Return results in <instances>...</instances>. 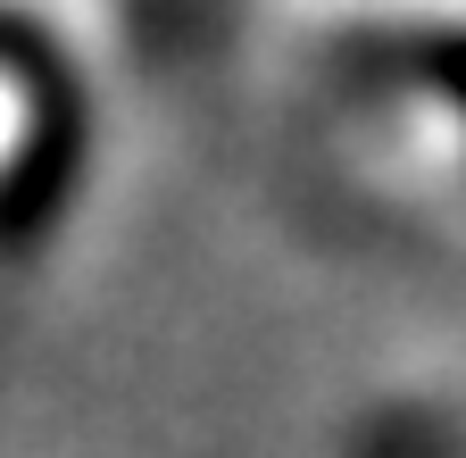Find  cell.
Segmentation results:
<instances>
[{
    "mask_svg": "<svg viewBox=\"0 0 466 458\" xmlns=\"http://www.w3.org/2000/svg\"><path fill=\"white\" fill-rule=\"evenodd\" d=\"M367 458H466V425H441V417H383Z\"/></svg>",
    "mask_w": 466,
    "mask_h": 458,
    "instance_id": "obj_3",
    "label": "cell"
},
{
    "mask_svg": "<svg viewBox=\"0 0 466 458\" xmlns=\"http://www.w3.org/2000/svg\"><path fill=\"white\" fill-rule=\"evenodd\" d=\"M333 142L433 209H466V17H341L309 59Z\"/></svg>",
    "mask_w": 466,
    "mask_h": 458,
    "instance_id": "obj_1",
    "label": "cell"
},
{
    "mask_svg": "<svg viewBox=\"0 0 466 458\" xmlns=\"http://www.w3.org/2000/svg\"><path fill=\"white\" fill-rule=\"evenodd\" d=\"M92 176V84L34 17H0V275L58 250Z\"/></svg>",
    "mask_w": 466,
    "mask_h": 458,
    "instance_id": "obj_2",
    "label": "cell"
}]
</instances>
